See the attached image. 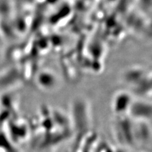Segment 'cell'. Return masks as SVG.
<instances>
[{
  "label": "cell",
  "instance_id": "6da1fadb",
  "mask_svg": "<svg viewBox=\"0 0 152 152\" xmlns=\"http://www.w3.org/2000/svg\"><path fill=\"white\" fill-rule=\"evenodd\" d=\"M118 120L113 127V131L118 142L123 146L134 145V122L123 119Z\"/></svg>",
  "mask_w": 152,
  "mask_h": 152
}]
</instances>
